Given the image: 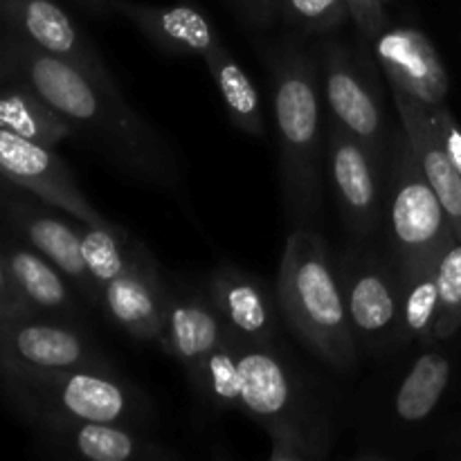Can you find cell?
Segmentation results:
<instances>
[{
	"label": "cell",
	"mask_w": 461,
	"mask_h": 461,
	"mask_svg": "<svg viewBox=\"0 0 461 461\" xmlns=\"http://www.w3.org/2000/svg\"><path fill=\"white\" fill-rule=\"evenodd\" d=\"M5 61L16 79L34 88L57 108L77 133L90 142L124 174L156 187L178 189L180 162L165 138L131 108L120 86L102 84L75 63L43 52L16 36L0 39Z\"/></svg>",
	"instance_id": "obj_1"
},
{
	"label": "cell",
	"mask_w": 461,
	"mask_h": 461,
	"mask_svg": "<svg viewBox=\"0 0 461 461\" xmlns=\"http://www.w3.org/2000/svg\"><path fill=\"white\" fill-rule=\"evenodd\" d=\"M457 338V336H455ZM455 338L410 347L369 374L347 421L354 426L356 459L428 457L446 428L457 390L461 356Z\"/></svg>",
	"instance_id": "obj_2"
},
{
	"label": "cell",
	"mask_w": 461,
	"mask_h": 461,
	"mask_svg": "<svg viewBox=\"0 0 461 461\" xmlns=\"http://www.w3.org/2000/svg\"><path fill=\"white\" fill-rule=\"evenodd\" d=\"M239 412L264 428L275 461H322L331 455L349 410L338 387L279 340H239Z\"/></svg>",
	"instance_id": "obj_3"
},
{
	"label": "cell",
	"mask_w": 461,
	"mask_h": 461,
	"mask_svg": "<svg viewBox=\"0 0 461 461\" xmlns=\"http://www.w3.org/2000/svg\"><path fill=\"white\" fill-rule=\"evenodd\" d=\"M261 54L270 70L284 210L295 228L315 225L322 210L327 162L318 54L295 32L261 45Z\"/></svg>",
	"instance_id": "obj_4"
},
{
	"label": "cell",
	"mask_w": 461,
	"mask_h": 461,
	"mask_svg": "<svg viewBox=\"0 0 461 461\" xmlns=\"http://www.w3.org/2000/svg\"><path fill=\"white\" fill-rule=\"evenodd\" d=\"M275 293L293 338L333 374L351 376L360 363V351L336 261L315 225H300L288 234Z\"/></svg>",
	"instance_id": "obj_5"
},
{
	"label": "cell",
	"mask_w": 461,
	"mask_h": 461,
	"mask_svg": "<svg viewBox=\"0 0 461 461\" xmlns=\"http://www.w3.org/2000/svg\"><path fill=\"white\" fill-rule=\"evenodd\" d=\"M0 387L32 426L99 421L142 430L153 417L149 396L122 372H0Z\"/></svg>",
	"instance_id": "obj_6"
},
{
	"label": "cell",
	"mask_w": 461,
	"mask_h": 461,
	"mask_svg": "<svg viewBox=\"0 0 461 461\" xmlns=\"http://www.w3.org/2000/svg\"><path fill=\"white\" fill-rule=\"evenodd\" d=\"M383 228L396 266L439 257L457 239L401 120L387 147Z\"/></svg>",
	"instance_id": "obj_7"
},
{
	"label": "cell",
	"mask_w": 461,
	"mask_h": 461,
	"mask_svg": "<svg viewBox=\"0 0 461 461\" xmlns=\"http://www.w3.org/2000/svg\"><path fill=\"white\" fill-rule=\"evenodd\" d=\"M336 273L360 356L381 363L405 351L399 270L390 252L356 241L338 255Z\"/></svg>",
	"instance_id": "obj_8"
},
{
	"label": "cell",
	"mask_w": 461,
	"mask_h": 461,
	"mask_svg": "<svg viewBox=\"0 0 461 461\" xmlns=\"http://www.w3.org/2000/svg\"><path fill=\"white\" fill-rule=\"evenodd\" d=\"M313 48L318 54L324 104L331 111V120L358 138L376 160L385 165L392 129L385 120L378 77L381 68L374 52L333 36H324Z\"/></svg>",
	"instance_id": "obj_9"
},
{
	"label": "cell",
	"mask_w": 461,
	"mask_h": 461,
	"mask_svg": "<svg viewBox=\"0 0 461 461\" xmlns=\"http://www.w3.org/2000/svg\"><path fill=\"white\" fill-rule=\"evenodd\" d=\"M120 372L102 347L70 320L27 315L0 322V372Z\"/></svg>",
	"instance_id": "obj_10"
},
{
	"label": "cell",
	"mask_w": 461,
	"mask_h": 461,
	"mask_svg": "<svg viewBox=\"0 0 461 461\" xmlns=\"http://www.w3.org/2000/svg\"><path fill=\"white\" fill-rule=\"evenodd\" d=\"M327 165L347 232L356 241H369L383 228L385 165L333 120L327 135Z\"/></svg>",
	"instance_id": "obj_11"
},
{
	"label": "cell",
	"mask_w": 461,
	"mask_h": 461,
	"mask_svg": "<svg viewBox=\"0 0 461 461\" xmlns=\"http://www.w3.org/2000/svg\"><path fill=\"white\" fill-rule=\"evenodd\" d=\"M0 176L9 185L34 194L39 201L66 212L79 223H106V216L95 210L84 196L75 176L54 149L21 138L7 129H0Z\"/></svg>",
	"instance_id": "obj_12"
},
{
	"label": "cell",
	"mask_w": 461,
	"mask_h": 461,
	"mask_svg": "<svg viewBox=\"0 0 461 461\" xmlns=\"http://www.w3.org/2000/svg\"><path fill=\"white\" fill-rule=\"evenodd\" d=\"M171 288L144 243L135 241L126 268L104 288L102 313L138 342H158L167 324Z\"/></svg>",
	"instance_id": "obj_13"
},
{
	"label": "cell",
	"mask_w": 461,
	"mask_h": 461,
	"mask_svg": "<svg viewBox=\"0 0 461 461\" xmlns=\"http://www.w3.org/2000/svg\"><path fill=\"white\" fill-rule=\"evenodd\" d=\"M372 52L392 90L423 108L448 102V70L423 30L387 23L374 39Z\"/></svg>",
	"instance_id": "obj_14"
},
{
	"label": "cell",
	"mask_w": 461,
	"mask_h": 461,
	"mask_svg": "<svg viewBox=\"0 0 461 461\" xmlns=\"http://www.w3.org/2000/svg\"><path fill=\"white\" fill-rule=\"evenodd\" d=\"M0 23L7 34L75 63L102 84L117 86L88 34L54 0H0Z\"/></svg>",
	"instance_id": "obj_15"
},
{
	"label": "cell",
	"mask_w": 461,
	"mask_h": 461,
	"mask_svg": "<svg viewBox=\"0 0 461 461\" xmlns=\"http://www.w3.org/2000/svg\"><path fill=\"white\" fill-rule=\"evenodd\" d=\"M41 444L57 457L88 461H176L183 453L142 430L122 423L43 421L36 423Z\"/></svg>",
	"instance_id": "obj_16"
},
{
	"label": "cell",
	"mask_w": 461,
	"mask_h": 461,
	"mask_svg": "<svg viewBox=\"0 0 461 461\" xmlns=\"http://www.w3.org/2000/svg\"><path fill=\"white\" fill-rule=\"evenodd\" d=\"M207 295L239 340L255 345L279 340L282 313L277 293L261 277L223 264L207 277Z\"/></svg>",
	"instance_id": "obj_17"
},
{
	"label": "cell",
	"mask_w": 461,
	"mask_h": 461,
	"mask_svg": "<svg viewBox=\"0 0 461 461\" xmlns=\"http://www.w3.org/2000/svg\"><path fill=\"white\" fill-rule=\"evenodd\" d=\"M45 205V203H43ZM43 205L12 198L5 205L9 221L21 234L23 241L30 243L32 248L48 257L79 291L81 300L93 309L102 311V295L93 282L88 266H86L84 255H81V232L79 228L70 225L68 221L59 219Z\"/></svg>",
	"instance_id": "obj_18"
},
{
	"label": "cell",
	"mask_w": 461,
	"mask_h": 461,
	"mask_svg": "<svg viewBox=\"0 0 461 461\" xmlns=\"http://www.w3.org/2000/svg\"><path fill=\"white\" fill-rule=\"evenodd\" d=\"M113 14L133 23L160 52L174 57H205L221 41L210 18L194 5H147L111 0Z\"/></svg>",
	"instance_id": "obj_19"
},
{
	"label": "cell",
	"mask_w": 461,
	"mask_h": 461,
	"mask_svg": "<svg viewBox=\"0 0 461 461\" xmlns=\"http://www.w3.org/2000/svg\"><path fill=\"white\" fill-rule=\"evenodd\" d=\"M228 333L223 318L210 295L203 293H174L169 295L167 324L162 333V349L183 365L189 385L201 374L207 356L216 349Z\"/></svg>",
	"instance_id": "obj_20"
},
{
	"label": "cell",
	"mask_w": 461,
	"mask_h": 461,
	"mask_svg": "<svg viewBox=\"0 0 461 461\" xmlns=\"http://www.w3.org/2000/svg\"><path fill=\"white\" fill-rule=\"evenodd\" d=\"M14 284L41 315L77 322L81 313L75 284L27 241H0Z\"/></svg>",
	"instance_id": "obj_21"
},
{
	"label": "cell",
	"mask_w": 461,
	"mask_h": 461,
	"mask_svg": "<svg viewBox=\"0 0 461 461\" xmlns=\"http://www.w3.org/2000/svg\"><path fill=\"white\" fill-rule=\"evenodd\" d=\"M394 97V108L399 113L401 124L408 131L410 140H412L417 156L421 160L423 171H426L428 180H430L432 189L439 196L441 205H444L446 214H448L450 223H453L457 241H461V176L450 162L448 153L441 147L437 131L432 126L430 113L423 108L421 104L412 102L405 95L392 90Z\"/></svg>",
	"instance_id": "obj_22"
},
{
	"label": "cell",
	"mask_w": 461,
	"mask_h": 461,
	"mask_svg": "<svg viewBox=\"0 0 461 461\" xmlns=\"http://www.w3.org/2000/svg\"><path fill=\"white\" fill-rule=\"evenodd\" d=\"M0 129L50 149L77 135L75 126L57 108L16 77L0 86Z\"/></svg>",
	"instance_id": "obj_23"
},
{
	"label": "cell",
	"mask_w": 461,
	"mask_h": 461,
	"mask_svg": "<svg viewBox=\"0 0 461 461\" xmlns=\"http://www.w3.org/2000/svg\"><path fill=\"white\" fill-rule=\"evenodd\" d=\"M441 257V255H439ZM439 257L396 266L401 286V333L405 349L410 347L432 345L437 340V311H439V291H437V264Z\"/></svg>",
	"instance_id": "obj_24"
},
{
	"label": "cell",
	"mask_w": 461,
	"mask_h": 461,
	"mask_svg": "<svg viewBox=\"0 0 461 461\" xmlns=\"http://www.w3.org/2000/svg\"><path fill=\"white\" fill-rule=\"evenodd\" d=\"M203 61L207 63V70H210L212 79L219 88L230 122L246 135L261 138L266 133L261 99L241 63L230 54L223 41H219L203 57Z\"/></svg>",
	"instance_id": "obj_25"
},
{
	"label": "cell",
	"mask_w": 461,
	"mask_h": 461,
	"mask_svg": "<svg viewBox=\"0 0 461 461\" xmlns=\"http://www.w3.org/2000/svg\"><path fill=\"white\" fill-rule=\"evenodd\" d=\"M198 399L214 410H237L241 399V365H239V338L228 329L223 340L207 356L201 374L192 383Z\"/></svg>",
	"instance_id": "obj_26"
},
{
	"label": "cell",
	"mask_w": 461,
	"mask_h": 461,
	"mask_svg": "<svg viewBox=\"0 0 461 461\" xmlns=\"http://www.w3.org/2000/svg\"><path fill=\"white\" fill-rule=\"evenodd\" d=\"M81 232V255H84L86 266H88L93 282L97 286L99 295L104 297V288L126 268L133 250V239L120 225L111 223H95L79 225Z\"/></svg>",
	"instance_id": "obj_27"
},
{
	"label": "cell",
	"mask_w": 461,
	"mask_h": 461,
	"mask_svg": "<svg viewBox=\"0 0 461 461\" xmlns=\"http://www.w3.org/2000/svg\"><path fill=\"white\" fill-rule=\"evenodd\" d=\"M351 18L347 0H284L282 21L300 36H333Z\"/></svg>",
	"instance_id": "obj_28"
},
{
	"label": "cell",
	"mask_w": 461,
	"mask_h": 461,
	"mask_svg": "<svg viewBox=\"0 0 461 461\" xmlns=\"http://www.w3.org/2000/svg\"><path fill=\"white\" fill-rule=\"evenodd\" d=\"M437 291H439V311H437V340H448L461 331V241L455 239L439 257L437 264Z\"/></svg>",
	"instance_id": "obj_29"
},
{
	"label": "cell",
	"mask_w": 461,
	"mask_h": 461,
	"mask_svg": "<svg viewBox=\"0 0 461 461\" xmlns=\"http://www.w3.org/2000/svg\"><path fill=\"white\" fill-rule=\"evenodd\" d=\"M347 3H349L351 21L358 32V45L372 50L376 34L390 23L385 14V3L383 0H347Z\"/></svg>",
	"instance_id": "obj_30"
},
{
	"label": "cell",
	"mask_w": 461,
	"mask_h": 461,
	"mask_svg": "<svg viewBox=\"0 0 461 461\" xmlns=\"http://www.w3.org/2000/svg\"><path fill=\"white\" fill-rule=\"evenodd\" d=\"M428 113H430L432 126H435L437 138H439L441 147H444V151L448 153L450 162H453L455 169H457L461 176V124H459V120L453 115L448 102L441 104V106L428 108Z\"/></svg>",
	"instance_id": "obj_31"
},
{
	"label": "cell",
	"mask_w": 461,
	"mask_h": 461,
	"mask_svg": "<svg viewBox=\"0 0 461 461\" xmlns=\"http://www.w3.org/2000/svg\"><path fill=\"white\" fill-rule=\"evenodd\" d=\"M27 315H41L30 306V302L21 295V291L14 284L9 275L7 264H5L3 246H0V322L3 320L27 318Z\"/></svg>",
	"instance_id": "obj_32"
},
{
	"label": "cell",
	"mask_w": 461,
	"mask_h": 461,
	"mask_svg": "<svg viewBox=\"0 0 461 461\" xmlns=\"http://www.w3.org/2000/svg\"><path fill=\"white\" fill-rule=\"evenodd\" d=\"M239 18L250 30H268L282 18L284 0H232Z\"/></svg>",
	"instance_id": "obj_33"
},
{
	"label": "cell",
	"mask_w": 461,
	"mask_h": 461,
	"mask_svg": "<svg viewBox=\"0 0 461 461\" xmlns=\"http://www.w3.org/2000/svg\"><path fill=\"white\" fill-rule=\"evenodd\" d=\"M72 3L79 5L81 9H86L93 16H108V14H113L111 0H72Z\"/></svg>",
	"instance_id": "obj_34"
},
{
	"label": "cell",
	"mask_w": 461,
	"mask_h": 461,
	"mask_svg": "<svg viewBox=\"0 0 461 461\" xmlns=\"http://www.w3.org/2000/svg\"><path fill=\"white\" fill-rule=\"evenodd\" d=\"M12 77V72H9V66L7 61H5V54H3V43H0V86L5 84V81Z\"/></svg>",
	"instance_id": "obj_35"
},
{
	"label": "cell",
	"mask_w": 461,
	"mask_h": 461,
	"mask_svg": "<svg viewBox=\"0 0 461 461\" xmlns=\"http://www.w3.org/2000/svg\"><path fill=\"white\" fill-rule=\"evenodd\" d=\"M7 183H9V180H5L3 176H0V187H3V185H7Z\"/></svg>",
	"instance_id": "obj_36"
},
{
	"label": "cell",
	"mask_w": 461,
	"mask_h": 461,
	"mask_svg": "<svg viewBox=\"0 0 461 461\" xmlns=\"http://www.w3.org/2000/svg\"><path fill=\"white\" fill-rule=\"evenodd\" d=\"M383 3H385V5H387V3H392V0H383Z\"/></svg>",
	"instance_id": "obj_37"
}]
</instances>
